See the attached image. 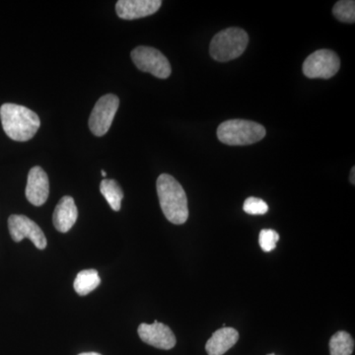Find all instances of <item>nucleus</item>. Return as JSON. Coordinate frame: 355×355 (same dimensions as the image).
<instances>
[{"label":"nucleus","instance_id":"9","mask_svg":"<svg viewBox=\"0 0 355 355\" xmlns=\"http://www.w3.org/2000/svg\"><path fill=\"white\" fill-rule=\"evenodd\" d=\"M137 333L142 342L156 349L168 350L176 345V336L171 329L158 321H154L151 324H140Z\"/></svg>","mask_w":355,"mask_h":355},{"label":"nucleus","instance_id":"12","mask_svg":"<svg viewBox=\"0 0 355 355\" xmlns=\"http://www.w3.org/2000/svg\"><path fill=\"white\" fill-rule=\"evenodd\" d=\"M77 217H78V209L73 198L65 196L60 198L53 216V225L58 232H69L76 224Z\"/></svg>","mask_w":355,"mask_h":355},{"label":"nucleus","instance_id":"18","mask_svg":"<svg viewBox=\"0 0 355 355\" xmlns=\"http://www.w3.org/2000/svg\"><path fill=\"white\" fill-rule=\"evenodd\" d=\"M279 240V233L272 229H263L259 236V244L263 252H272L275 250Z\"/></svg>","mask_w":355,"mask_h":355},{"label":"nucleus","instance_id":"10","mask_svg":"<svg viewBox=\"0 0 355 355\" xmlns=\"http://www.w3.org/2000/svg\"><path fill=\"white\" fill-rule=\"evenodd\" d=\"M26 198L35 207H41L48 200L50 195V182L43 168L35 166L28 174Z\"/></svg>","mask_w":355,"mask_h":355},{"label":"nucleus","instance_id":"7","mask_svg":"<svg viewBox=\"0 0 355 355\" xmlns=\"http://www.w3.org/2000/svg\"><path fill=\"white\" fill-rule=\"evenodd\" d=\"M340 60L335 51L319 50L311 53L303 64V73L308 78L329 79L338 73Z\"/></svg>","mask_w":355,"mask_h":355},{"label":"nucleus","instance_id":"3","mask_svg":"<svg viewBox=\"0 0 355 355\" xmlns=\"http://www.w3.org/2000/svg\"><path fill=\"white\" fill-rule=\"evenodd\" d=\"M217 137L222 144L232 146H250L266 137V130L260 123L245 120L223 121L217 128Z\"/></svg>","mask_w":355,"mask_h":355},{"label":"nucleus","instance_id":"4","mask_svg":"<svg viewBox=\"0 0 355 355\" xmlns=\"http://www.w3.org/2000/svg\"><path fill=\"white\" fill-rule=\"evenodd\" d=\"M249 43L246 31L240 28H228L217 33L210 43L209 53L214 60L225 62L243 55Z\"/></svg>","mask_w":355,"mask_h":355},{"label":"nucleus","instance_id":"1","mask_svg":"<svg viewBox=\"0 0 355 355\" xmlns=\"http://www.w3.org/2000/svg\"><path fill=\"white\" fill-rule=\"evenodd\" d=\"M157 193L161 209L171 223L181 225L189 218L188 198L181 184L171 175L158 177Z\"/></svg>","mask_w":355,"mask_h":355},{"label":"nucleus","instance_id":"19","mask_svg":"<svg viewBox=\"0 0 355 355\" xmlns=\"http://www.w3.org/2000/svg\"><path fill=\"white\" fill-rule=\"evenodd\" d=\"M243 209L251 216H263L268 211V205L261 198L251 197L245 200Z\"/></svg>","mask_w":355,"mask_h":355},{"label":"nucleus","instance_id":"23","mask_svg":"<svg viewBox=\"0 0 355 355\" xmlns=\"http://www.w3.org/2000/svg\"><path fill=\"white\" fill-rule=\"evenodd\" d=\"M268 355H275V354H268Z\"/></svg>","mask_w":355,"mask_h":355},{"label":"nucleus","instance_id":"11","mask_svg":"<svg viewBox=\"0 0 355 355\" xmlns=\"http://www.w3.org/2000/svg\"><path fill=\"white\" fill-rule=\"evenodd\" d=\"M160 0H119L116 12L123 20H135L153 15L159 10Z\"/></svg>","mask_w":355,"mask_h":355},{"label":"nucleus","instance_id":"22","mask_svg":"<svg viewBox=\"0 0 355 355\" xmlns=\"http://www.w3.org/2000/svg\"><path fill=\"white\" fill-rule=\"evenodd\" d=\"M101 173H102V176H103V177H104V178H105V177H106V176H107V173H106V172H105V171H104V170H102V172H101Z\"/></svg>","mask_w":355,"mask_h":355},{"label":"nucleus","instance_id":"8","mask_svg":"<svg viewBox=\"0 0 355 355\" xmlns=\"http://www.w3.org/2000/svg\"><path fill=\"white\" fill-rule=\"evenodd\" d=\"M8 229L14 242L19 243L28 238L39 250L46 249V236L38 224L29 217L13 214L8 218Z\"/></svg>","mask_w":355,"mask_h":355},{"label":"nucleus","instance_id":"13","mask_svg":"<svg viewBox=\"0 0 355 355\" xmlns=\"http://www.w3.org/2000/svg\"><path fill=\"white\" fill-rule=\"evenodd\" d=\"M238 340L239 333L235 329L223 327L214 331L211 338L207 340L205 349L209 355H223L231 347H234Z\"/></svg>","mask_w":355,"mask_h":355},{"label":"nucleus","instance_id":"17","mask_svg":"<svg viewBox=\"0 0 355 355\" xmlns=\"http://www.w3.org/2000/svg\"><path fill=\"white\" fill-rule=\"evenodd\" d=\"M333 13L336 19L343 23L355 22V1L354 0H342L338 1L333 8Z\"/></svg>","mask_w":355,"mask_h":355},{"label":"nucleus","instance_id":"6","mask_svg":"<svg viewBox=\"0 0 355 355\" xmlns=\"http://www.w3.org/2000/svg\"><path fill=\"white\" fill-rule=\"evenodd\" d=\"M119 106H120V99L118 96L114 94L102 96L98 100L91 112L88 123L89 128L93 135L96 137H103L108 132Z\"/></svg>","mask_w":355,"mask_h":355},{"label":"nucleus","instance_id":"15","mask_svg":"<svg viewBox=\"0 0 355 355\" xmlns=\"http://www.w3.org/2000/svg\"><path fill=\"white\" fill-rule=\"evenodd\" d=\"M100 191H101L103 197L106 198L112 209L114 211L121 210L123 191L118 182L114 181V180H103L101 184H100Z\"/></svg>","mask_w":355,"mask_h":355},{"label":"nucleus","instance_id":"16","mask_svg":"<svg viewBox=\"0 0 355 355\" xmlns=\"http://www.w3.org/2000/svg\"><path fill=\"white\" fill-rule=\"evenodd\" d=\"M354 349V340L349 333L338 331L330 340L331 355H352Z\"/></svg>","mask_w":355,"mask_h":355},{"label":"nucleus","instance_id":"21","mask_svg":"<svg viewBox=\"0 0 355 355\" xmlns=\"http://www.w3.org/2000/svg\"><path fill=\"white\" fill-rule=\"evenodd\" d=\"M78 355H102V354H97V352H84V354H80Z\"/></svg>","mask_w":355,"mask_h":355},{"label":"nucleus","instance_id":"2","mask_svg":"<svg viewBox=\"0 0 355 355\" xmlns=\"http://www.w3.org/2000/svg\"><path fill=\"white\" fill-rule=\"evenodd\" d=\"M0 119L7 137L15 141H28L41 127V121L35 112L10 103L2 105Z\"/></svg>","mask_w":355,"mask_h":355},{"label":"nucleus","instance_id":"20","mask_svg":"<svg viewBox=\"0 0 355 355\" xmlns=\"http://www.w3.org/2000/svg\"><path fill=\"white\" fill-rule=\"evenodd\" d=\"M350 183L355 184V168H352L350 172Z\"/></svg>","mask_w":355,"mask_h":355},{"label":"nucleus","instance_id":"5","mask_svg":"<svg viewBox=\"0 0 355 355\" xmlns=\"http://www.w3.org/2000/svg\"><path fill=\"white\" fill-rule=\"evenodd\" d=\"M133 64L139 70L148 72L160 79L171 76V64L161 51L151 46H140L130 53Z\"/></svg>","mask_w":355,"mask_h":355},{"label":"nucleus","instance_id":"14","mask_svg":"<svg viewBox=\"0 0 355 355\" xmlns=\"http://www.w3.org/2000/svg\"><path fill=\"white\" fill-rule=\"evenodd\" d=\"M101 284V279L96 270H81L74 280V289L80 296H85L95 291Z\"/></svg>","mask_w":355,"mask_h":355}]
</instances>
